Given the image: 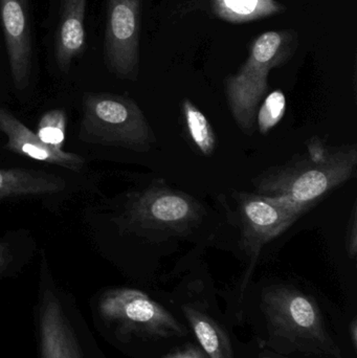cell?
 I'll return each mask as SVG.
<instances>
[{
    "label": "cell",
    "mask_w": 357,
    "mask_h": 358,
    "mask_svg": "<svg viewBox=\"0 0 357 358\" xmlns=\"http://www.w3.org/2000/svg\"><path fill=\"white\" fill-rule=\"evenodd\" d=\"M354 315L299 284L277 281L245 292L239 326H249L258 345L285 357L357 358L349 338Z\"/></svg>",
    "instance_id": "6da1fadb"
},
{
    "label": "cell",
    "mask_w": 357,
    "mask_h": 358,
    "mask_svg": "<svg viewBox=\"0 0 357 358\" xmlns=\"http://www.w3.org/2000/svg\"><path fill=\"white\" fill-rule=\"evenodd\" d=\"M94 329L130 358H161L194 340L184 321L165 303L136 288L110 287L90 301Z\"/></svg>",
    "instance_id": "7a4b0ae2"
},
{
    "label": "cell",
    "mask_w": 357,
    "mask_h": 358,
    "mask_svg": "<svg viewBox=\"0 0 357 358\" xmlns=\"http://www.w3.org/2000/svg\"><path fill=\"white\" fill-rule=\"evenodd\" d=\"M356 168V146H329L314 138L308 143L305 155L268 170L254 179V185L257 194L286 200L306 213L354 178Z\"/></svg>",
    "instance_id": "3957f363"
},
{
    "label": "cell",
    "mask_w": 357,
    "mask_h": 358,
    "mask_svg": "<svg viewBox=\"0 0 357 358\" xmlns=\"http://www.w3.org/2000/svg\"><path fill=\"white\" fill-rule=\"evenodd\" d=\"M34 326L38 358H108L77 303L42 271Z\"/></svg>",
    "instance_id": "277c9868"
},
{
    "label": "cell",
    "mask_w": 357,
    "mask_h": 358,
    "mask_svg": "<svg viewBox=\"0 0 357 358\" xmlns=\"http://www.w3.org/2000/svg\"><path fill=\"white\" fill-rule=\"evenodd\" d=\"M298 46L293 29L270 31L252 44L247 62L226 80V96L233 117L242 131L253 134L257 109L268 92V73L286 62Z\"/></svg>",
    "instance_id": "5b68a950"
},
{
    "label": "cell",
    "mask_w": 357,
    "mask_h": 358,
    "mask_svg": "<svg viewBox=\"0 0 357 358\" xmlns=\"http://www.w3.org/2000/svg\"><path fill=\"white\" fill-rule=\"evenodd\" d=\"M80 138L84 142L115 145L138 152H146L155 142L136 103L110 94H84Z\"/></svg>",
    "instance_id": "8992f818"
},
{
    "label": "cell",
    "mask_w": 357,
    "mask_h": 358,
    "mask_svg": "<svg viewBox=\"0 0 357 358\" xmlns=\"http://www.w3.org/2000/svg\"><path fill=\"white\" fill-rule=\"evenodd\" d=\"M303 210L280 198L260 194H241L239 215L241 221V245L252 261L237 296L226 307L224 313L234 327L239 326L241 303L251 281L252 271L260 252L268 242L286 231L302 215Z\"/></svg>",
    "instance_id": "52a82bcc"
},
{
    "label": "cell",
    "mask_w": 357,
    "mask_h": 358,
    "mask_svg": "<svg viewBox=\"0 0 357 358\" xmlns=\"http://www.w3.org/2000/svg\"><path fill=\"white\" fill-rule=\"evenodd\" d=\"M161 301L186 323L210 358H234V326L205 283L190 282Z\"/></svg>",
    "instance_id": "ba28073f"
},
{
    "label": "cell",
    "mask_w": 357,
    "mask_h": 358,
    "mask_svg": "<svg viewBox=\"0 0 357 358\" xmlns=\"http://www.w3.org/2000/svg\"><path fill=\"white\" fill-rule=\"evenodd\" d=\"M203 214V206L192 196L156 183L136 194L127 208L131 224L167 233L188 231Z\"/></svg>",
    "instance_id": "9c48e42d"
},
{
    "label": "cell",
    "mask_w": 357,
    "mask_h": 358,
    "mask_svg": "<svg viewBox=\"0 0 357 358\" xmlns=\"http://www.w3.org/2000/svg\"><path fill=\"white\" fill-rule=\"evenodd\" d=\"M142 0H108L105 58L112 73L134 80L138 73Z\"/></svg>",
    "instance_id": "30bf717a"
},
{
    "label": "cell",
    "mask_w": 357,
    "mask_h": 358,
    "mask_svg": "<svg viewBox=\"0 0 357 358\" xmlns=\"http://www.w3.org/2000/svg\"><path fill=\"white\" fill-rule=\"evenodd\" d=\"M29 0H0V17L16 90L27 87L33 69L34 39Z\"/></svg>",
    "instance_id": "8fae6325"
},
{
    "label": "cell",
    "mask_w": 357,
    "mask_h": 358,
    "mask_svg": "<svg viewBox=\"0 0 357 358\" xmlns=\"http://www.w3.org/2000/svg\"><path fill=\"white\" fill-rule=\"evenodd\" d=\"M87 0H56L54 8V52L61 71H68L73 59L86 43L85 16Z\"/></svg>",
    "instance_id": "7c38bea8"
},
{
    "label": "cell",
    "mask_w": 357,
    "mask_h": 358,
    "mask_svg": "<svg viewBox=\"0 0 357 358\" xmlns=\"http://www.w3.org/2000/svg\"><path fill=\"white\" fill-rule=\"evenodd\" d=\"M0 131L6 134V148L17 155L73 171H80L84 167L81 157L44 144L37 134L3 108H0Z\"/></svg>",
    "instance_id": "4fadbf2b"
},
{
    "label": "cell",
    "mask_w": 357,
    "mask_h": 358,
    "mask_svg": "<svg viewBox=\"0 0 357 358\" xmlns=\"http://www.w3.org/2000/svg\"><path fill=\"white\" fill-rule=\"evenodd\" d=\"M65 187L63 178L38 170L0 169V200L59 193Z\"/></svg>",
    "instance_id": "5bb4252c"
},
{
    "label": "cell",
    "mask_w": 357,
    "mask_h": 358,
    "mask_svg": "<svg viewBox=\"0 0 357 358\" xmlns=\"http://www.w3.org/2000/svg\"><path fill=\"white\" fill-rule=\"evenodd\" d=\"M216 14L231 22L253 21L283 10L276 0H214Z\"/></svg>",
    "instance_id": "9a60e30c"
},
{
    "label": "cell",
    "mask_w": 357,
    "mask_h": 358,
    "mask_svg": "<svg viewBox=\"0 0 357 358\" xmlns=\"http://www.w3.org/2000/svg\"><path fill=\"white\" fill-rule=\"evenodd\" d=\"M182 107L187 131L193 144L201 155L205 157L213 155L216 149V136L209 120L188 99L182 101Z\"/></svg>",
    "instance_id": "2e32d148"
},
{
    "label": "cell",
    "mask_w": 357,
    "mask_h": 358,
    "mask_svg": "<svg viewBox=\"0 0 357 358\" xmlns=\"http://www.w3.org/2000/svg\"><path fill=\"white\" fill-rule=\"evenodd\" d=\"M67 117L62 109H52L42 115L38 124V138L48 146L62 149L66 136Z\"/></svg>",
    "instance_id": "e0dca14e"
},
{
    "label": "cell",
    "mask_w": 357,
    "mask_h": 358,
    "mask_svg": "<svg viewBox=\"0 0 357 358\" xmlns=\"http://www.w3.org/2000/svg\"><path fill=\"white\" fill-rule=\"evenodd\" d=\"M286 98L281 90L268 94L256 115L258 129L262 134H268L284 117Z\"/></svg>",
    "instance_id": "ac0fdd59"
},
{
    "label": "cell",
    "mask_w": 357,
    "mask_h": 358,
    "mask_svg": "<svg viewBox=\"0 0 357 358\" xmlns=\"http://www.w3.org/2000/svg\"><path fill=\"white\" fill-rule=\"evenodd\" d=\"M234 358H291L285 355H279L270 349L264 348L257 344L254 338L243 342L235 336L234 338Z\"/></svg>",
    "instance_id": "d6986e66"
},
{
    "label": "cell",
    "mask_w": 357,
    "mask_h": 358,
    "mask_svg": "<svg viewBox=\"0 0 357 358\" xmlns=\"http://www.w3.org/2000/svg\"><path fill=\"white\" fill-rule=\"evenodd\" d=\"M161 358H210L209 355L197 344L196 341L190 340L166 353Z\"/></svg>",
    "instance_id": "ffe728a7"
},
{
    "label": "cell",
    "mask_w": 357,
    "mask_h": 358,
    "mask_svg": "<svg viewBox=\"0 0 357 358\" xmlns=\"http://www.w3.org/2000/svg\"><path fill=\"white\" fill-rule=\"evenodd\" d=\"M356 206L352 213L351 219L349 221V227L347 231V240H346V246H347L348 255L350 258L354 259L357 252V227H356Z\"/></svg>",
    "instance_id": "44dd1931"
},
{
    "label": "cell",
    "mask_w": 357,
    "mask_h": 358,
    "mask_svg": "<svg viewBox=\"0 0 357 358\" xmlns=\"http://www.w3.org/2000/svg\"><path fill=\"white\" fill-rule=\"evenodd\" d=\"M12 255L6 245L0 243V278L8 273V267L12 264Z\"/></svg>",
    "instance_id": "7402d4cb"
},
{
    "label": "cell",
    "mask_w": 357,
    "mask_h": 358,
    "mask_svg": "<svg viewBox=\"0 0 357 358\" xmlns=\"http://www.w3.org/2000/svg\"><path fill=\"white\" fill-rule=\"evenodd\" d=\"M349 338L354 350L357 351V315H354L349 322Z\"/></svg>",
    "instance_id": "603a6c76"
}]
</instances>
